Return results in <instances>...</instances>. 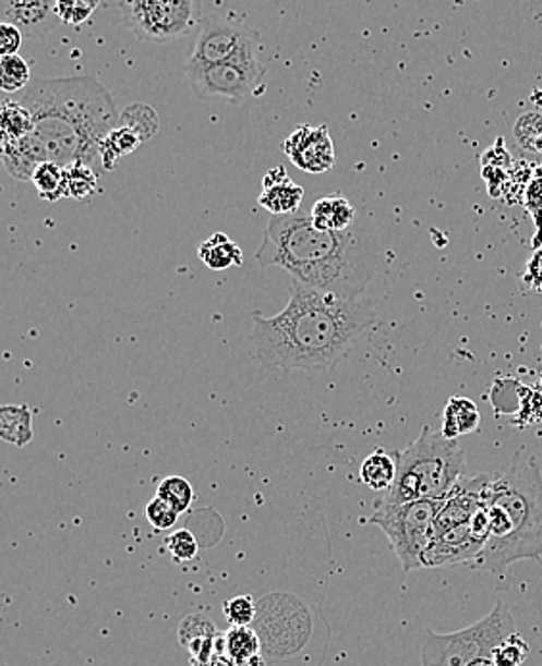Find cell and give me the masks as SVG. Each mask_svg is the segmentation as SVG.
Returning a JSON list of instances; mask_svg holds the SVG:
<instances>
[{"label": "cell", "mask_w": 542, "mask_h": 666, "mask_svg": "<svg viewBox=\"0 0 542 666\" xmlns=\"http://www.w3.org/2000/svg\"><path fill=\"white\" fill-rule=\"evenodd\" d=\"M14 100L32 113L33 131L24 141H2V161L10 175L32 181L45 161L103 169L100 146L120 125V113L97 80L33 77Z\"/></svg>", "instance_id": "6da1fadb"}, {"label": "cell", "mask_w": 542, "mask_h": 666, "mask_svg": "<svg viewBox=\"0 0 542 666\" xmlns=\"http://www.w3.org/2000/svg\"><path fill=\"white\" fill-rule=\"evenodd\" d=\"M370 298L333 296L292 281L289 304L274 317L252 314L256 358L267 370L329 371L375 327Z\"/></svg>", "instance_id": "7a4b0ae2"}, {"label": "cell", "mask_w": 542, "mask_h": 666, "mask_svg": "<svg viewBox=\"0 0 542 666\" xmlns=\"http://www.w3.org/2000/svg\"><path fill=\"white\" fill-rule=\"evenodd\" d=\"M377 239L365 217L342 233H325L312 226L304 209L272 216L256 252L262 267H281L292 281L333 296H364L377 267Z\"/></svg>", "instance_id": "3957f363"}, {"label": "cell", "mask_w": 542, "mask_h": 666, "mask_svg": "<svg viewBox=\"0 0 542 666\" xmlns=\"http://www.w3.org/2000/svg\"><path fill=\"white\" fill-rule=\"evenodd\" d=\"M485 506L491 536L470 569L502 577L521 559L542 562V473L533 453L521 448L502 473H494Z\"/></svg>", "instance_id": "277c9868"}, {"label": "cell", "mask_w": 542, "mask_h": 666, "mask_svg": "<svg viewBox=\"0 0 542 666\" xmlns=\"http://www.w3.org/2000/svg\"><path fill=\"white\" fill-rule=\"evenodd\" d=\"M395 458L397 479L381 506H405L420 499L445 501L468 469V453L460 441L430 426H423L418 440L405 451H395Z\"/></svg>", "instance_id": "5b68a950"}, {"label": "cell", "mask_w": 542, "mask_h": 666, "mask_svg": "<svg viewBox=\"0 0 542 666\" xmlns=\"http://www.w3.org/2000/svg\"><path fill=\"white\" fill-rule=\"evenodd\" d=\"M516 632L511 610L504 602L475 625L453 632L437 634L430 630L421 647V666H470L481 657H491L494 647Z\"/></svg>", "instance_id": "8992f818"}, {"label": "cell", "mask_w": 542, "mask_h": 666, "mask_svg": "<svg viewBox=\"0 0 542 666\" xmlns=\"http://www.w3.org/2000/svg\"><path fill=\"white\" fill-rule=\"evenodd\" d=\"M443 501L420 499L405 506L377 504L370 522L380 526L406 572L425 569L423 559L435 538V521Z\"/></svg>", "instance_id": "52a82bcc"}, {"label": "cell", "mask_w": 542, "mask_h": 666, "mask_svg": "<svg viewBox=\"0 0 542 666\" xmlns=\"http://www.w3.org/2000/svg\"><path fill=\"white\" fill-rule=\"evenodd\" d=\"M123 22L143 40L181 39L203 24V4L196 0H133L122 2Z\"/></svg>", "instance_id": "ba28073f"}, {"label": "cell", "mask_w": 542, "mask_h": 666, "mask_svg": "<svg viewBox=\"0 0 542 666\" xmlns=\"http://www.w3.org/2000/svg\"><path fill=\"white\" fill-rule=\"evenodd\" d=\"M260 52L262 37L251 25L226 17H206L198 27L191 62L258 68L264 65Z\"/></svg>", "instance_id": "9c48e42d"}, {"label": "cell", "mask_w": 542, "mask_h": 666, "mask_svg": "<svg viewBox=\"0 0 542 666\" xmlns=\"http://www.w3.org/2000/svg\"><path fill=\"white\" fill-rule=\"evenodd\" d=\"M189 85L198 98H227L233 102H244L258 87L266 68H241V65L201 64L191 62L185 65Z\"/></svg>", "instance_id": "30bf717a"}, {"label": "cell", "mask_w": 542, "mask_h": 666, "mask_svg": "<svg viewBox=\"0 0 542 666\" xmlns=\"http://www.w3.org/2000/svg\"><path fill=\"white\" fill-rule=\"evenodd\" d=\"M493 481V473L466 474L443 501L435 521V536L471 522L479 509L485 506L486 491Z\"/></svg>", "instance_id": "8fae6325"}, {"label": "cell", "mask_w": 542, "mask_h": 666, "mask_svg": "<svg viewBox=\"0 0 542 666\" xmlns=\"http://www.w3.org/2000/svg\"><path fill=\"white\" fill-rule=\"evenodd\" d=\"M284 150L306 173H325L335 166V146L327 125H302L285 141Z\"/></svg>", "instance_id": "7c38bea8"}, {"label": "cell", "mask_w": 542, "mask_h": 666, "mask_svg": "<svg viewBox=\"0 0 542 666\" xmlns=\"http://www.w3.org/2000/svg\"><path fill=\"white\" fill-rule=\"evenodd\" d=\"M485 546V540L475 536L471 522H468V524H461L456 529L446 530L443 534H437L431 542L423 565L425 569L446 567V565H468L470 567L471 562L478 561Z\"/></svg>", "instance_id": "4fadbf2b"}, {"label": "cell", "mask_w": 542, "mask_h": 666, "mask_svg": "<svg viewBox=\"0 0 542 666\" xmlns=\"http://www.w3.org/2000/svg\"><path fill=\"white\" fill-rule=\"evenodd\" d=\"M58 2H24V0H2V20L16 25L20 32L33 37L49 32L57 24Z\"/></svg>", "instance_id": "5bb4252c"}, {"label": "cell", "mask_w": 542, "mask_h": 666, "mask_svg": "<svg viewBox=\"0 0 542 666\" xmlns=\"http://www.w3.org/2000/svg\"><path fill=\"white\" fill-rule=\"evenodd\" d=\"M304 198V189L289 179L284 166L269 169L264 177V189L258 196V204L272 216H291L299 211Z\"/></svg>", "instance_id": "9a60e30c"}, {"label": "cell", "mask_w": 542, "mask_h": 666, "mask_svg": "<svg viewBox=\"0 0 542 666\" xmlns=\"http://www.w3.org/2000/svg\"><path fill=\"white\" fill-rule=\"evenodd\" d=\"M312 226L325 233H342L358 221V211L342 194L324 196L310 209Z\"/></svg>", "instance_id": "2e32d148"}, {"label": "cell", "mask_w": 542, "mask_h": 666, "mask_svg": "<svg viewBox=\"0 0 542 666\" xmlns=\"http://www.w3.org/2000/svg\"><path fill=\"white\" fill-rule=\"evenodd\" d=\"M479 425H481V413L470 398L456 396L448 400L443 411V428H441V433L445 434L446 438L458 440L463 434L475 433Z\"/></svg>", "instance_id": "e0dca14e"}, {"label": "cell", "mask_w": 542, "mask_h": 666, "mask_svg": "<svg viewBox=\"0 0 542 666\" xmlns=\"http://www.w3.org/2000/svg\"><path fill=\"white\" fill-rule=\"evenodd\" d=\"M198 257L214 271H224L229 267L243 265V250L226 233L212 234L208 241L201 242Z\"/></svg>", "instance_id": "ac0fdd59"}, {"label": "cell", "mask_w": 542, "mask_h": 666, "mask_svg": "<svg viewBox=\"0 0 542 666\" xmlns=\"http://www.w3.org/2000/svg\"><path fill=\"white\" fill-rule=\"evenodd\" d=\"M397 479V458L395 453L375 450L368 456L360 469V481L373 492H389Z\"/></svg>", "instance_id": "d6986e66"}, {"label": "cell", "mask_w": 542, "mask_h": 666, "mask_svg": "<svg viewBox=\"0 0 542 666\" xmlns=\"http://www.w3.org/2000/svg\"><path fill=\"white\" fill-rule=\"evenodd\" d=\"M0 438L16 448H24L33 440V413L27 405L0 408Z\"/></svg>", "instance_id": "ffe728a7"}, {"label": "cell", "mask_w": 542, "mask_h": 666, "mask_svg": "<svg viewBox=\"0 0 542 666\" xmlns=\"http://www.w3.org/2000/svg\"><path fill=\"white\" fill-rule=\"evenodd\" d=\"M32 185L37 189V193L43 201L57 202L68 198V179H65V168L45 161L39 168L35 169L32 177Z\"/></svg>", "instance_id": "44dd1931"}, {"label": "cell", "mask_w": 542, "mask_h": 666, "mask_svg": "<svg viewBox=\"0 0 542 666\" xmlns=\"http://www.w3.org/2000/svg\"><path fill=\"white\" fill-rule=\"evenodd\" d=\"M260 638L251 627H231L226 634V653L236 665H251L258 658Z\"/></svg>", "instance_id": "7402d4cb"}, {"label": "cell", "mask_w": 542, "mask_h": 666, "mask_svg": "<svg viewBox=\"0 0 542 666\" xmlns=\"http://www.w3.org/2000/svg\"><path fill=\"white\" fill-rule=\"evenodd\" d=\"M143 145V141L131 131V129L118 128L113 129L112 133L103 141L100 146V156H103V169L112 171L116 168V161L122 156H130L135 153L138 146Z\"/></svg>", "instance_id": "603a6c76"}, {"label": "cell", "mask_w": 542, "mask_h": 666, "mask_svg": "<svg viewBox=\"0 0 542 666\" xmlns=\"http://www.w3.org/2000/svg\"><path fill=\"white\" fill-rule=\"evenodd\" d=\"M2 141H24L33 131V118L27 108L20 105L17 100H4L2 102Z\"/></svg>", "instance_id": "cb8c5ba5"}, {"label": "cell", "mask_w": 542, "mask_h": 666, "mask_svg": "<svg viewBox=\"0 0 542 666\" xmlns=\"http://www.w3.org/2000/svg\"><path fill=\"white\" fill-rule=\"evenodd\" d=\"M120 125L131 129L143 143H146L158 133L160 121H158V113L154 112L150 106L131 105L120 116Z\"/></svg>", "instance_id": "d4e9b609"}, {"label": "cell", "mask_w": 542, "mask_h": 666, "mask_svg": "<svg viewBox=\"0 0 542 666\" xmlns=\"http://www.w3.org/2000/svg\"><path fill=\"white\" fill-rule=\"evenodd\" d=\"M29 65L20 55L0 58V87L9 95H20L32 83Z\"/></svg>", "instance_id": "484cf974"}, {"label": "cell", "mask_w": 542, "mask_h": 666, "mask_svg": "<svg viewBox=\"0 0 542 666\" xmlns=\"http://www.w3.org/2000/svg\"><path fill=\"white\" fill-rule=\"evenodd\" d=\"M68 179V198L72 201H87L97 191V169L89 168L85 164H73L65 168Z\"/></svg>", "instance_id": "4316f807"}, {"label": "cell", "mask_w": 542, "mask_h": 666, "mask_svg": "<svg viewBox=\"0 0 542 666\" xmlns=\"http://www.w3.org/2000/svg\"><path fill=\"white\" fill-rule=\"evenodd\" d=\"M156 496L162 498L166 504H170V506L181 514L185 513L186 509L193 504L195 492H193L191 482L185 481L183 476L173 474V476H168V479H164V481L160 482Z\"/></svg>", "instance_id": "83f0119b"}, {"label": "cell", "mask_w": 542, "mask_h": 666, "mask_svg": "<svg viewBox=\"0 0 542 666\" xmlns=\"http://www.w3.org/2000/svg\"><path fill=\"white\" fill-rule=\"evenodd\" d=\"M529 655V643L521 638L518 630L498 643L491 653L494 666H521Z\"/></svg>", "instance_id": "f1b7e54d"}, {"label": "cell", "mask_w": 542, "mask_h": 666, "mask_svg": "<svg viewBox=\"0 0 542 666\" xmlns=\"http://www.w3.org/2000/svg\"><path fill=\"white\" fill-rule=\"evenodd\" d=\"M224 615L231 627H251L256 617V605L251 595H237L224 603Z\"/></svg>", "instance_id": "f546056e"}, {"label": "cell", "mask_w": 542, "mask_h": 666, "mask_svg": "<svg viewBox=\"0 0 542 666\" xmlns=\"http://www.w3.org/2000/svg\"><path fill=\"white\" fill-rule=\"evenodd\" d=\"M166 546L171 557L179 562L193 561L198 555V544L189 530H178L170 534V538L166 540Z\"/></svg>", "instance_id": "4dcf8cb0"}, {"label": "cell", "mask_w": 542, "mask_h": 666, "mask_svg": "<svg viewBox=\"0 0 542 666\" xmlns=\"http://www.w3.org/2000/svg\"><path fill=\"white\" fill-rule=\"evenodd\" d=\"M179 513L166 504L162 498L150 499L146 506V521L150 522V526L156 530H170L178 522Z\"/></svg>", "instance_id": "1f68e13d"}, {"label": "cell", "mask_w": 542, "mask_h": 666, "mask_svg": "<svg viewBox=\"0 0 542 666\" xmlns=\"http://www.w3.org/2000/svg\"><path fill=\"white\" fill-rule=\"evenodd\" d=\"M97 2H58L57 14L64 24L80 25L89 20L91 14L97 10Z\"/></svg>", "instance_id": "d6a6232c"}, {"label": "cell", "mask_w": 542, "mask_h": 666, "mask_svg": "<svg viewBox=\"0 0 542 666\" xmlns=\"http://www.w3.org/2000/svg\"><path fill=\"white\" fill-rule=\"evenodd\" d=\"M22 37H24V33L20 32L16 25L2 22L0 24V57L17 55V50L22 47Z\"/></svg>", "instance_id": "836d02e7"}, {"label": "cell", "mask_w": 542, "mask_h": 666, "mask_svg": "<svg viewBox=\"0 0 542 666\" xmlns=\"http://www.w3.org/2000/svg\"><path fill=\"white\" fill-rule=\"evenodd\" d=\"M470 666H494V663L491 661V657H481L478 661H473Z\"/></svg>", "instance_id": "e575fe53"}]
</instances>
